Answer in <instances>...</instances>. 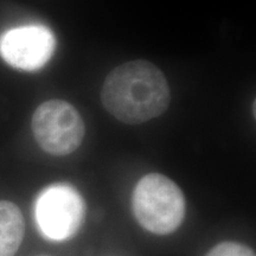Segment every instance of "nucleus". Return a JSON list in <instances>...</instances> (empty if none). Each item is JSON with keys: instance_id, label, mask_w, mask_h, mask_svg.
<instances>
[{"instance_id": "obj_1", "label": "nucleus", "mask_w": 256, "mask_h": 256, "mask_svg": "<svg viewBox=\"0 0 256 256\" xmlns=\"http://www.w3.org/2000/svg\"><path fill=\"white\" fill-rule=\"evenodd\" d=\"M171 92L166 78L148 60H132L116 66L106 78L101 101L107 112L127 124L158 118L168 110Z\"/></svg>"}, {"instance_id": "obj_2", "label": "nucleus", "mask_w": 256, "mask_h": 256, "mask_svg": "<svg viewBox=\"0 0 256 256\" xmlns=\"http://www.w3.org/2000/svg\"><path fill=\"white\" fill-rule=\"evenodd\" d=\"M133 211L142 228L156 235H168L183 223L186 202L174 180L160 174H150L134 188Z\"/></svg>"}, {"instance_id": "obj_3", "label": "nucleus", "mask_w": 256, "mask_h": 256, "mask_svg": "<svg viewBox=\"0 0 256 256\" xmlns=\"http://www.w3.org/2000/svg\"><path fill=\"white\" fill-rule=\"evenodd\" d=\"M32 132L44 151L63 156L78 148L86 127L81 114L72 104L63 100H49L34 110Z\"/></svg>"}, {"instance_id": "obj_4", "label": "nucleus", "mask_w": 256, "mask_h": 256, "mask_svg": "<svg viewBox=\"0 0 256 256\" xmlns=\"http://www.w3.org/2000/svg\"><path fill=\"white\" fill-rule=\"evenodd\" d=\"M84 212L82 196L66 184L51 185L42 192L36 203L40 229L55 241L72 238L82 226Z\"/></svg>"}, {"instance_id": "obj_5", "label": "nucleus", "mask_w": 256, "mask_h": 256, "mask_svg": "<svg viewBox=\"0 0 256 256\" xmlns=\"http://www.w3.org/2000/svg\"><path fill=\"white\" fill-rule=\"evenodd\" d=\"M55 36L42 25L12 28L0 38V55L16 69L34 72L43 68L54 55Z\"/></svg>"}, {"instance_id": "obj_6", "label": "nucleus", "mask_w": 256, "mask_h": 256, "mask_svg": "<svg viewBox=\"0 0 256 256\" xmlns=\"http://www.w3.org/2000/svg\"><path fill=\"white\" fill-rule=\"evenodd\" d=\"M25 223L14 203L0 200V256H14L24 238Z\"/></svg>"}, {"instance_id": "obj_7", "label": "nucleus", "mask_w": 256, "mask_h": 256, "mask_svg": "<svg viewBox=\"0 0 256 256\" xmlns=\"http://www.w3.org/2000/svg\"><path fill=\"white\" fill-rule=\"evenodd\" d=\"M206 256H255V252L242 243L222 242L211 248Z\"/></svg>"}]
</instances>
